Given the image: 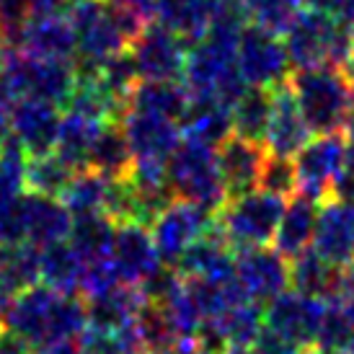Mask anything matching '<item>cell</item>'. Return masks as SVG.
<instances>
[{
	"label": "cell",
	"mask_w": 354,
	"mask_h": 354,
	"mask_svg": "<svg viewBox=\"0 0 354 354\" xmlns=\"http://www.w3.org/2000/svg\"><path fill=\"white\" fill-rule=\"evenodd\" d=\"M34 349H31L21 336L10 334V331H3V336H0V354H31Z\"/></svg>",
	"instance_id": "49"
},
{
	"label": "cell",
	"mask_w": 354,
	"mask_h": 354,
	"mask_svg": "<svg viewBox=\"0 0 354 354\" xmlns=\"http://www.w3.org/2000/svg\"><path fill=\"white\" fill-rule=\"evenodd\" d=\"M272 111H274L272 91L248 86V91L233 106V135L264 145L266 129L272 122Z\"/></svg>",
	"instance_id": "34"
},
{
	"label": "cell",
	"mask_w": 354,
	"mask_h": 354,
	"mask_svg": "<svg viewBox=\"0 0 354 354\" xmlns=\"http://www.w3.org/2000/svg\"><path fill=\"white\" fill-rule=\"evenodd\" d=\"M352 334H354L352 321H349L334 303H328L324 326H321V336H318V346H315V349H324V352H344Z\"/></svg>",
	"instance_id": "42"
},
{
	"label": "cell",
	"mask_w": 354,
	"mask_h": 354,
	"mask_svg": "<svg viewBox=\"0 0 354 354\" xmlns=\"http://www.w3.org/2000/svg\"><path fill=\"white\" fill-rule=\"evenodd\" d=\"M75 174H78V168H73L57 153L29 158V163H26V189L34 194L62 199Z\"/></svg>",
	"instance_id": "36"
},
{
	"label": "cell",
	"mask_w": 354,
	"mask_h": 354,
	"mask_svg": "<svg viewBox=\"0 0 354 354\" xmlns=\"http://www.w3.org/2000/svg\"><path fill=\"white\" fill-rule=\"evenodd\" d=\"M26 163H29V156L10 138L6 150L0 153V209L16 202L24 192H29L26 189Z\"/></svg>",
	"instance_id": "40"
},
{
	"label": "cell",
	"mask_w": 354,
	"mask_h": 354,
	"mask_svg": "<svg viewBox=\"0 0 354 354\" xmlns=\"http://www.w3.org/2000/svg\"><path fill=\"white\" fill-rule=\"evenodd\" d=\"M3 331H6V324H3V315H0V336H3Z\"/></svg>",
	"instance_id": "58"
},
{
	"label": "cell",
	"mask_w": 354,
	"mask_h": 354,
	"mask_svg": "<svg viewBox=\"0 0 354 354\" xmlns=\"http://www.w3.org/2000/svg\"><path fill=\"white\" fill-rule=\"evenodd\" d=\"M212 324L220 328V334L230 349H251L266 326L264 308L256 303H241L230 308L225 315L215 318Z\"/></svg>",
	"instance_id": "37"
},
{
	"label": "cell",
	"mask_w": 354,
	"mask_h": 354,
	"mask_svg": "<svg viewBox=\"0 0 354 354\" xmlns=\"http://www.w3.org/2000/svg\"><path fill=\"white\" fill-rule=\"evenodd\" d=\"M10 140V117H8V109L0 104V153L6 150Z\"/></svg>",
	"instance_id": "51"
},
{
	"label": "cell",
	"mask_w": 354,
	"mask_h": 354,
	"mask_svg": "<svg viewBox=\"0 0 354 354\" xmlns=\"http://www.w3.org/2000/svg\"><path fill=\"white\" fill-rule=\"evenodd\" d=\"M184 140H194L209 148H220L233 138V109L212 96H192L189 109L181 119Z\"/></svg>",
	"instance_id": "23"
},
{
	"label": "cell",
	"mask_w": 354,
	"mask_h": 354,
	"mask_svg": "<svg viewBox=\"0 0 354 354\" xmlns=\"http://www.w3.org/2000/svg\"><path fill=\"white\" fill-rule=\"evenodd\" d=\"M266 148L261 142H251L233 135L227 138L220 148H217V168H220V176L225 184L227 199L241 197L259 189V178H261V168H264Z\"/></svg>",
	"instance_id": "18"
},
{
	"label": "cell",
	"mask_w": 354,
	"mask_h": 354,
	"mask_svg": "<svg viewBox=\"0 0 354 354\" xmlns=\"http://www.w3.org/2000/svg\"><path fill=\"white\" fill-rule=\"evenodd\" d=\"M104 124H106V122L83 117V114H75V111H65V114H62V122H59L55 153H57L59 158H65L73 168L83 171V168L88 166L91 148H93V142H96Z\"/></svg>",
	"instance_id": "31"
},
{
	"label": "cell",
	"mask_w": 354,
	"mask_h": 354,
	"mask_svg": "<svg viewBox=\"0 0 354 354\" xmlns=\"http://www.w3.org/2000/svg\"><path fill=\"white\" fill-rule=\"evenodd\" d=\"M70 227H73V215L62 205V199L26 192V243L47 248L52 243L68 241Z\"/></svg>",
	"instance_id": "24"
},
{
	"label": "cell",
	"mask_w": 354,
	"mask_h": 354,
	"mask_svg": "<svg viewBox=\"0 0 354 354\" xmlns=\"http://www.w3.org/2000/svg\"><path fill=\"white\" fill-rule=\"evenodd\" d=\"M236 59L243 80L254 88L274 91L277 86H285L295 70L285 39L272 31L259 29L254 24H248L241 34Z\"/></svg>",
	"instance_id": "8"
},
{
	"label": "cell",
	"mask_w": 354,
	"mask_h": 354,
	"mask_svg": "<svg viewBox=\"0 0 354 354\" xmlns=\"http://www.w3.org/2000/svg\"><path fill=\"white\" fill-rule=\"evenodd\" d=\"M297 192L315 202H326L346 163L344 135H315L295 158Z\"/></svg>",
	"instance_id": "10"
},
{
	"label": "cell",
	"mask_w": 354,
	"mask_h": 354,
	"mask_svg": "<svg viewBox=\"0 0 354 354\" xmlns=\"http://www.w3.org/2000/svg\"><path fill=\"white\" fill-rule=\"evenodd\" d=\"M318 209H321V202L305 197L300 192L295 197L287 199L285 215L279 220L274 238V248L285 256L287 261H292V259H297V256H303L305 251L313 248Z\"/></svg>",
	"instance_id": "22"
},
{
	"label": "cell",
	"mask_w": 354,
	"mask_h": 354,
	"mask_svg": "<svg viewBox=\"0 0 354 354\" xmlns=\"http://www.w3.org/2000/svg\"><path fill=\"white\" fill-rule=\"evenodd\" d=\"M326 300L287 290L264 308L266 326L297 349H315L326 318Z\"/></svg>",
	"instance_id": "11"
},
{
	"label": "cell",
	"mask_w": 354,
	"mask_h": 354,
	"mask_svg": "<svg viewBox=\"0 0 354 354\" xmlns=\"http://www.w3.org/2000/svg\"><path fill=\"white\" fill-rule=\"evenodd\" d=\"M290 88L313 135H344V122L354 99V86L336 65L297 68Z\"/></svg>",
	"instance_id": "3"
},
{
	"label": "cell",
	"mask_w": 354,
	"mask_h": 354,
	"mask_svg": "<svg viewBox=\"0 0 354 354\" xmlns=\"http://www.w3.org/2000/svg\"><path fill=\"white\" fill-rule=\"evenodd\" d=\"M344 138L349 142H354V99H352V106H349V114H346V122H344Z\"/></svg>",
	"instance_id": "54"
},
{
	"label": "cell",
	"mask_w": 354,
	"mask_h": 354,
	"mask_svg": "<svg viewBox=\"0 0 354 354\" xmlns=\"http://www.w3.org/2000/svg\"><path fill=\"white\" fill-rule=\"evenodd\" d=\"M114 233H117V223L109 215H83L73 217L68 241L78 251L83 264H91V261L111 259Z\"/></svg>",
	"instance_id": "33"
},
{
	"label": "cell",
	"mask_w": 354,
	"mask_h": 354,
	"mask_svg": "<svg viewBox=\"0 0 354 354\" xmlns=\"http://www.w3.org/2000/svg\"><path fill=\"white\" fill-rule=\"evenodd\" d=\"M78 349L80 354H142V344L135 324L119 331H109V328H96L88 326L83 334L78 336Z\"/></svg>",
	"instance_id": "38"
},
{
	"label": "cell",
	"mask_w": 354,
	"mask_h": 354,
	"mask_svg": "<svg viewBox=\"0 0 354 354\" xmlns=\"http://www.w3.org/2000/svg\"><path fill=\"white\" fill-rule=\"evenodd\" d=\"M78 83L73 59H41L10 50L0 68V104L10 109L26 99L65 106Z\"/></svg>",
	"instance_id": "2"
},
{
	"label": "cell",
	"mask_w": 354,
	"mask_h": 354,
	"mask_svg": "<svg viewBox=\"0 0 354 354\" xmlns=\"http://www.w3.org/2000/svg\"><path fill=\"white\" fill-rule=\"evenodd\" d=\"M10 138L19 142L29 158L55 153L62 111L55 104L37 99L19 101L8 109Z\"/></svg>",
	"instance_id": "16"
},
{
	"label": "cell",
	"mask_w": 354,
	"mask_h": 354,
	"mask_svg": "<svg viewBox=\"0 0 354 354\" xmlns=\"http://www.w3.org/2000/svg\"><path fill=\"white\" fill-rule=\"evenodd\" d=\"M174 197L217 212L227 202V192L217 168V150L194 140H184L166 163Z\"/></svg>",
	"instance_id": "6"
},
{
	"label": "cell",
	"mask_w": 354,
	"mask_h": 354,
	"mask_svg": "<svg viewBox=\"0 0 354 354\" xmlns=\"http://www.w3.org/2000/svg\"><path fill=\"white\" fill-rule=\"evenodd\" d=\"M259 189L274 197L290 199L297 194V171L292 158L269 156L264 168H261V178H259Z\"/></svg>",
	"instance_id": "41"
},
{
	"label": "cell",
	"mask_w": 354,
	"mask_h": 354,
	"mask_svg": "<svg viewBox=\"0 0 354 354\" xmlns=\"http://www.w3.org/2000/svg\"><path fill=\"white\" fill-rule=\"evenodd\" d=\"M132 163H135V156H132V148L124 138V129L119 127V122H106L101 127L93 148H91L86 168L99 171L106 178H124Z\"/></svg>",
	"instance_id": "32"
},
{
	"label": "cell",
	"mask_w": 354,
	"mask_h": 354,
	"mask_svg": "<svg viewBox=\"0 0 354 354\" xmlns=\"http://www.w3.org/2000/svg\"><path fill=\"white\" fill-rule=\"evenodd\" d=\"M68 19L78 39V68L99 70L111 57L129 50L117 10L106 0H75L68 8Z\"/></svg>",
	"instance_id": "7"
},
{
	"label": "cell",
	"mask_w": 354,
	"mask_h": 354,
	"mask_svg": "<svg viewBox=\"0 0 354 354\" xmlns=\"http://www.w3.org/2000/svg\"><path fill=\"white\" fill-rule=\"evenodd\" d=\"M140 80H184L189 44L160 24H148L129 44Z\"/></svg>",
	"instance_id": "12"
},
{
	"label": "cell",
	"mask_w": 354,
	"mask_h": 354,
	"mask_svg": "<svg viewBox=\"0 0 354 354\" xmlns=\"http://www.w3.org/2000/svg\"><path fill=\"white\" fill-rule=\"evenodd\" d=\"M331 197L339 199V202H344V205H349V207H354V174L342 171V176L336 178Z\"/></svg>",
	"instance_id": "48"
},
{
	"label": "cell",
	"mask_w": 354,
	"mask_h": 354,
	"mask_svg": "<svg viewBox=\"0 0 354 354\" xmlns=\"http://www.w3.org/2000/svg\"><path fill=\"white\" fill-rule=\"evenodd\" d=\"M285 207L287 199L254 189L248 194L227 199L217 209L215 225L236 254L248 248L274 246L277 227L285 215Z\"/></svg>",
	"instance_id": "5"
},
{
	"label": "cell",
	"mask_w": 354,
	"mask_h": 354,
	"mask_svg": "<svg viewBox=\"0 0 354 354\" xmlns=\"http://www.w3.org/2000/svg\"><path fill=\"white\" fill-rule=\"evenodd\" d=\"M3 324L31 349H50L62 342H78L88 328V310L78 295H62L39 282L10 303Z\"/></svg>",
	"instance_id": "1"
},
{
	"label": "cell",
	"mask_w": 354,
	"mask_h": 354,
	"mask_svg": "<svg viewBox=\"0 0 354 354\" xmlns=\"http://www.w3.org/2000/svg\"><path fill=\"white\" fill-rule=\"evenodd\" d=\"M111 8L124 10V13H132L138 19L148 21L156 19V8H158V0H106Z\"/></svg>",
	"instance_id": "47"
},
{
	"label": "cell",
	"mask_w": 354,
	"mask_h": 354,
	"mask_svg": "<svg viewBox=\"0 0 354 354\" xmlns=\"http://www.w3.org/2000/svg\"><path fill=\"white\" fill-rule=\"evenodd\" d=\"M171 354H209V352L202 349L197 342H181V344H178Z\"/></svg>",
	"instance_id": "53"
},
{
	"label": "cell",
	"mask_w": 354,
	"mask_h": 354,
	"mask_svg": "<svg viewBox=\"0 0 354 354\" xmlns=\"http://www.w3.org/2000/svg\"><path fill=\"white\" fill-rule=\"evenodd\" d=\"M29 3L34 13H62V10H68L75 0H29Z\"/></svg>",
	"instance_id": "50"
},
{
	"label": "cell",
	"mask_w": 354,
	"mask_h": 354,
	"mask_svg": "<svg viewBox=\"0 0 354 354\" xmlns=\"http://www.w3.org/2000/svg\"><path fill=\"white\" fill-rule=\"evenodd\" d=\"M31 16H34V10H31L29 0H0V37L6 39L10 50L19 47Z\"/></svg>",
	"instance_id": "43"
},
{
	"label": "cell",
	"mask_w": 354,
	"mask_h": 354,
	"mask_svg": "<svg viewBox=\"0 0 354 354\" xmlns=\"http://www.w3.org/2000/svg\"><path fill=\"white\" fill-rule=\"evenodd\" d=\"M119 127L124 129L129 148L135 160H158L168 163V158L176 153V148L184 142L181 124L160 114L138 111V109H124L119 119Z\"/></svg>",
	"instance_id": "14"
},
{
	"label": "cell",
	"mask_w": 354,
	"mask_h": 354,
	"mask_svg": "<svg viewBox=\"0 0 354 354\" xmlns=\"http://www.w3.org/2000/svg\"><path fill=\"white\" fill-rule=\"evenodd\" d=\"M339 272L342 266L326 261L313 248L305 251L290 261V290L303 292V295L318 297V300H334L336 285H339Z\"/></svg>",
	"instance_id": "30"
},
{
	"label": "cell",
	"mask_w": 354,
	"mask_h": 354,
	"mask_svg": "<svg viewBox=\"0 0 354 354\" xmlns=\"http://www.w3.org/2000/svg\"><path fill=\"white\" fill-rule=\"evenodd\" d=\"M297 354H321V349H300Z\"/></svg>",
	"instance_id": "57"
},
{
	"label": "cell",
	"mask_w": 354,
	"mask_h": 354,
	"mask_svg": "<svg viewBox=\"0 0 354 354\" xmlns=\"http://www.w3.org/2000/svg\"><path fill=\"white\" fill-rule=\"evenodd\" d=\"M215 215L205 207L174 199L160 215L150 223V233L166 266H176L189 248L215 227Z\"/></svg>",
	"instance_id": "9"
},
{
	"label": "cell",
	"mask_w": 354,
	"mask_h": 354,
	"mask_svg": "<svg viewBox=\"0 0 354 354\" xmlns=\"http://www.w3.org/2000/svg\"><path fill=\"white\" fill-rule=\"evenodd\" d=\"M248 24L285 37L303 10L300 0H246Z\"/></svg>",
	"instance_id": "39"
},
{
	"label": "cell",
	"mask_w": 354,
	"mask_h": 354,
	"mask_svg": "<svg viewBox=\"0 0 354 354\" xmlns=\"http://www.w3.org/2000/svg\"><path fill=\"white\" fill-rule=\"evenodd\" d=\"M41 354H80L78 344L75 342H62V344H55L50 349H39Z\"/></svg>",
	"instance_id": "52"
},
{
	"label": "cell",
	"mask_w": 354,
	"mask_h": 354,
	"mask_svg": "<svg viewBox=\"0 0 354 354\" xmlns=\"http://www.w3.org/2000/svg\"><path fill=\"white\" fill-rule=\"evenodd\" d=\"M16 50L41 59H75L78 39L68 13H34Z\"/></svg>",
	"instance_id": "19"
},
{
	"label": "cell",
	"mask_w": 354,
	"mask_h": 354,
	"mask_svg": "<svg viewBox=\"0 0 354 354\" xmlns=\"http://www.w3.org/2000/svg\"><path fill=\"white\" fill-rule=\"evenodd\" d=\"M236 279L251 303L266 305L290 290V261L274 246L236 254Z\"/></svg>",
	"instance_id": "13"
},
{
	"label": "cell",
	"mask_w": 354,
	"mask_h": 354,
	"mask_svg": "<svg viewBox=\"0 0 354 354\" xmlns=\"http://www.w3.org/2000/svg\"><path fill=\"white\" fill-rule=\"evenodd\" d=\"M292 68H318L336 65L344 68L354 55V26L326 16L318 10L303 8L285 37Z\"/></svg>",
	"instance_id": "4"
},
{
	"label": "cell",
	"mask_w": 354,
	"mask_h": 354,
	"mask_svg": "<svg viewBox=\"0 0 354 354\" xmlns=\"http://www.w3.org/2000/svg\"><path fill=\"white\" fill-rule=\"evenodd\" d=\"M225 354H256L254 349H227Z\"/></svg>",
	"instance_id": "56"
},
{
	"label": "cell",
	"mask_w": 354,
	"mask_h": 354,
	"mask_svg": "<svg viewBox=\"0 0 354 354\" xmlns=\"http://www.w3.org/2000/svg\"><path fill=\"white\" fill-rule=\"evenodd\" d=\"M328 303H334L354 324V261L342 266V272H339V285H336V295H334V300H328Z\"/></svg>",
	"instance_id": "44"
},
{
	"label": "cell",
	"mask_w": 354,
	"mask_h": 354,
	"mask_svg": "<svg viewBox=\"0 0 354 354\" xmlns=\"http://www.w3.org/2000/svg\"><path fill=\"white\" fill-rule=\"evenodd\" d=\"M256 354H297L300 349H297L295 344H290L287 339H282V336L277 334V331H272L269 326H264V331L259 334V339H256V344L251 346Z\"/></svg>",
	"instance_id": "46"
},
{
	"label": "cell",
	"mask_w": 354,
	"mask_h": 354,
	"mask_svg": "<svg viewBox=\"0 0 354 354\" xmlns=\"http://www.w3.org/2000/svg\"><path fill=\"white\" fill-rule=\"evenodd\" d=\"M39 259L41 248L31 243L0 246V315L21 292L39 285Z\"/></svg>",
	"instance_id": "25"
},
{
	"label": "cell",
	"mask_w": 354,
	"mask_h": 354,
	"mask_svg": "<svg viewBox=\"0 0 354 354\" xmlns=\"http://www.w3.org/2000/svg\"><path fill=\"white\" fill-rule=\"evenodd\" d=\"M142 354H158V352H142Z\"/></svg>",
	"instance_id": "59"
},
{
	"label": "cell",
	"mask_w": 354,
	"mask_h": 354,
	"mask_svg": "<svg viewBox=\"0 0 354 354\" xmlns=\"http://www.w3.org/2000/svg\"><path fill=\"white\" fill-rule=\"evenodd\" d=\"M300 3H303V8L334 16V19L354 26V0H300Z\"/></svg>",
	"instance_id": "45"
},
{
	"label": "cell",
	"mask_w": 354,
	"mask_h": 354,
	"mask_svg": "<svg viewBox=\"0 0 354 354\" xmlns=\"http://www.w3.org/2000/svg\"><path fill=\"white\" fill-rule=\"evenodd\" d=\"M215 8L217 0H158L156 19L192 47L209 31Z\"/></svg>",
	"instance_id": "27"
},
{
	"label": "cell",
	"mask_w": 354,
	"mask_h": 354,
	"mask_svg": "<svg viewBox=\"0 0 354 354\" xmlns=\"http://www.w3.org/2000/svg\"><path fill=\"white\" fill-rule=\"evenodd\" d=\"M83 272H86V264H83V259L78 256V251L70 246V241H59V243L41 248L39 282L52 287L55 292L80 295Z\"/></svg>",
	"instance_id": "29"
},
{
	"label": "cell",
	"mask_w": 354,
	"mask_h": 354,
	"mask_svg": "<svg viewBox=\"0 0 354 354\" xmlns=\"http://www.w3.org/2000/svg\"><path fill=\"white\" fill-rule=\"evenodd\" d=\"M272 96H274V111H272V122L266 129L264 148L269 156L295 158L310 142L313 132H310L303 111L297 106L295 93L290 88V80L285 86H277L272 91Z\"/></svg>",
	"instance_id": "17"
},
{
	"label": "cell",
	"mask_w": 354,
	"mask_h": 354,
	"mask_svg": "<svg viewBox=\"0 0 354 354\" xmlns=\"http://www.w3.org/2000/svg\"><path fill=\"white\" fill-rule=\"evenodd\" d=\"M192 93L184 86V80H140L127 99V109L160 114L181 124L187 114Z\"/></svg>",
	"instance_id": "28"
},
{
	"label": "cell",
	"mask_w": 354,
	"mask_h": 354,
	"mask_svg": "<svg viewBox=\"0 0 354 354\" xmlns=\"http://www.w3.org/2000/svg\"><path fill=\"white\" fill-rule=\"evenodd\" d=\"M313 251L336 266L354 261V207L328 197L321 202Z\"/></svg>",
	"instance_id": "20"
},
{
	"label": "cell",
	"mask_w": 354,
	"mask_h": 354,
	"mask_svg": "<svg viewBox=\"0 0 354 354\" xmlns=\"http://www.w3.org/2000/svg\"><path fill=\"white\" fill-rule=\"evenodd\" d=\"M111 264L117 269L122 285L142 287L163 266L156 248L153 233L142 223H122L114 233Z\"/></svg>",
	"instance_id": "15"
},
{
	"label": "cell",
	"mask_w": 354,
	"mask_h": 354,
	"mask_svg": "<svg viewBox=\"0 0 354 354\" xmlns=\"http://www.w3.org/2000/svg\"><path fill=\"white\" fill-rule=\"evenodd\" d=\"M8 44H6V39L0 37V68H3V62H6V57H8Z\"/></svg>",
	"instance_id": "55"
},
{
	"label": "cell",
	"mask_w": 354,
	"mask_h": 354,
	"mask_svg": "<svg viewBox=\"0 0 354 354\" xmlns=\"http://www.w3.org/2000/svg\"><path fill=\"white\" fill-rule=\"evenodd\" d=\"M148 297L142 295L140 287L119 285L109 292L86 297V310H88V326L96 328H109V331H119L127 328L138 321L140 308L145 305Z\"/></svg>",
	"instance_id": "26"
},
{
	"label": "cell",
	"mask_w": 354,
	"mask_h": 354,
	"mask_svg": "<svg viewBox=\"0 0 354 354\" xmlns=\"http://www.w3.org/2000/svg\"><path fill=\"white\" fill-rule=\"evenodd\" d=\"M174 269L184 279L230 282V279H236V251L230 248V243L215 225L205 238H199L197 243L189 248Z\"/></svg>",
	"instance_id": "21"
},
{
	"label": "cell",
	"mask_w": 354,
	"mask_h": 354,
	"mask_svg": "<svg viewBox=\"0 0 354 354\" xmlns=\"http://www.w3.org/2000/svg\"><path fill=\"white\" fill-rule=\"evenodd\" d=\"M111 181L99 171L83 168L75 174V178L70 181L68 192L62 194V205L70 209L73 217L83 215H106L109 205V192H111Z\"/></svg>",
	"instance_id": "35"
}]
</instances>
